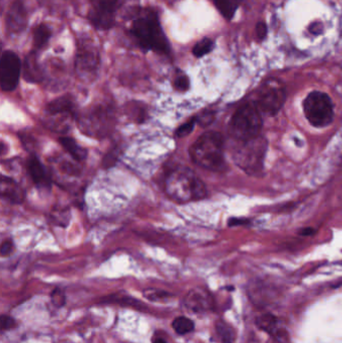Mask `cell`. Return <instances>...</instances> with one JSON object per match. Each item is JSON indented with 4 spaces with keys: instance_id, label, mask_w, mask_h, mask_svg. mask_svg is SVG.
<instances>
[{
    "instance_id": "obj_1",
    "label": "cell",
    "mask_w": 342,
    "mask_h": 343,
    "mask_svg": "<svg viewBox=\"0 0 342 343\" xmlns=\"http://www.w3.org/2000/svg\"><path fill=\"white\" fill-rule=\"evenodd\" d=\"M167 195L178 203H188L204 199L207 189L201 179L187 167L172 170L165 181Z\"/></svg>"
},
{
    "instance_id": "obj_2",
    "label": "cell",
    "mask_w": 342,
    "mask_h": 343,
    "mask_svg": "<svg viewBox=\"0 0 342 343\" xmlns=\"http://www.w3.org/2000/svg\"><path fill=\"white\" fill-rule=\"evenodd\" d=\"M131 33L145 51L153 50L162 54L170 53L171 48L168 38L161 26L158 14L153 9H146L143 15L133 21Z\"/></svg>"
},
{
    "instance_id": "obj_3",
    "label": "cell",
    "mask_w": 342,
    "mask_h": 343,
    "mask_svg": "<svg viewBox=\"0 0 342 343\" xmlns=\"http://www.w3.org/2000/svg\"><path fill=\"white\" fill-rule=\"evenodd\" d=\"M190 156L199 167L220 171L225 165L224 161V140L217 132H207L190 147Z\"/></svg>"
},
{
    "instance_id": "obj_4",
    "label": "cell",
    "mask_w": 342,
    "mask_h": 343,
    "mask_svg": "<svg viewBox=\"0 0 342 343\" xmlns=\"http://www.w3.org/2000/svg\"><path fill=\"white\" fill-rule=\"evenodd\" d=\"M261 110L256 102L242 104L233 114L229 124L230 136L237 142H247L260 136L262 129Z\"/></svg>"
},
{
    "instance_id": "obj_5",
    "label": "cell",
    "mask_w": 342,
    "mask_h": 343,
    "mask_svg": "<svg viewBox=\"0 0 342 343\" xmlns=\"http://www.w3.org/2000/svg\"><path fill=\"white\" fill-rule=\"evenodd\" d=\"M79 128L87 136L101 139L106 137L115 125V113L110 106L95 104L79 116Z\"/></svg>"
},
{
    "instance_id": "obj_6",
    "label": "cell",
    "mask_w": 342,
    "mask_h": 343,
    "mask_svg": "<svg viewBox=\"0 0 342 343\" xmlns=\"http://www.w3.org/2000/svg\"><path fill=\"white\" fill-rule=\"evenodd\" d=\"M239 144L233 156L236 165L251 176L260 174L267 151V141L260 135L255 139Z\"/></svg>"
},
{
    "instance_id": "obj_7",
    "label": "cell",
    "mask_w": 342,
    "mask_h": 343,
    "mask_svg": "<svg viewBox=\"0 0 342 343\" xmlns=\"http://www.w3.org/2000/svg\"><path fill=\"white\" fill-rule=\"evenodd\" d=\"M303 110L309 124L315 128L329 126L334 118L333 102L322 92L310 93L303 101Z\"/></svg>"
},
{
    "instance_id": "obj_8",
    "label": "cell",
    "mask_w": 342,
    "mask_h": 343,
    "mask_svg": "<svg viewBox=\"0 0 342 343\" xmlns=\"http://www.w3.org/2000/svg\"><path fill=\"white\" fill-rule=\"evenodd\" d=\"M285 99L286 92L283 85L276 80H270L262 86L256 103L262 112L273 117L281 109Z\"/></svg>"
},
{
    "instance_id": "obj_9",
    "label": "cell",
    "mask_w": 342,
    "mask_h": 343,
    "mask_svg": "<svg viewBox=\"0 0 342 343\" xmlns=\"http://www.w3.org/2000/svg\"><path fill=\"white\" fill-rule=\"evenodd\" d=\"M75 112L73 100L66 97H60L50 101L47 106L46 116L48 118V127L53 131H65L68 129V123L72 120Z\"/></svg>"
},
{
    "instance_id": "obj_10",
    "label": "cell",
    "mask_w": 342,
    "mask_h": 343,
    "mask_svg": "<svg viewBox=\"0 0 342 343\" xmlns=\"http://www.w3.org/2000/svg\"><path fill=\"white\" fill-rule=\"evenodd\" d=\"M98 65L99 56L98 49L90 44L82 45L75 60V70L79 78L85 82L94 81L98 74Z\"/></svg>"
},
{
    "instance_id": "obj_11",
    "label": "cell",
    "mask_w": 342,
    "mask_h": 343,
    "mask_svg": "<svg viewBox=\"0 0 342 343\" xmlns=\"http://www.w3.org/2000/svg\"><path fill=\"white\" fill-rule=\"evenodd\" d=\"M21 71V62L18 55L5 50L0 60V86L3 92H12L18 85Z\"/></svg>"
},
{
    "instance_id": "obj_12",
    "label": "cell",
    "mask_w": 342,
    "mask_h": 343,
    "mask_svg": "<svg viewBox=\"0 0 342 343\" xmlns=\"http://www.w3.org/2000/svg\"><path fill=\"white\" fill-rule=\"evenodd\" d=\"M118 0H93L90 20L98 29H109L115 24V11Z\"/></svg>"
},
{
    "instance_id": "obj_13",
    "label": "cell",
    "mask_w": 342,
    "mask_h": 343,
    "mask_svg": "<svg viewBox=\"0 0 342 343\" xmlns=\"http://www.w3.org/2000/svg\"><path fill=\"white\" fill-rule=\"evenodd\" d=\"M256 325L262 331L270 334L280 343H287L289 335L285 327L272 314H262L256 318Z\"/></svg>"
},
{
    "instance_id": "obj_14",
    "label": "cell",
    "mask_w": 342,
    "mask_h": 343,
    "mask_svg": "<svg viewBox=\"0 0 342 343\" xmlns=\"http://www.w3.org/2000/svg\"><path fill=\"white\" fill-rule=\"evenodd\" d=\"M185 305L194 313L206 312L212 309L213 299L208 291L202 288H194L186 295Z\"/></svg>"
},
{
    "instance_id": "obj_15",
    "label": "cell",
    "mask_w": 342,
    "mask_h": 343,
    "mask_svg": "<svg viewBox=\"0 0 342 343\" xmlns=\"http://www.w3.org/2000/svg\"><path fill=\"white\" fill-rule=\"evenodd\" d=\"M26 167L33 183L37 187L42 189L50 188V177L43 163L35 155L29 156L26 162Z\"/></svg>"
},
{
    "instance_id": "obj_16",
    "label": "cell",
    "mask_w": 342,
    "mask_h": 343,
    "mask_svg": "<svg viewBox=\"0 0 342 343\" xmlns=\"http://www.w3.org/2000/svg\"><path fill=\"white\" fill-rule=\"evenodd\" d=\"M0 195L11 204H21L25 199V191L13 179L2 176L0 182Z\"/></svg>"
},
{
    "instance_id": "obj_17",
    "label": "cell",
    "mask_w": 342,
    "mask_h": 343,
    "mask_svg": "<svg viewBox=\"0 0 342 343\" xmlns=\"http://www.w3.org/2000/svg\"><path fill=\"white\" fill-rule=\"evenodd\" d=\"M7 28L10 32H21L26 26V12L20 1H15L7 12Z\"/></svg>"
},
{
    "instance_id": "obj_18",
    "label": "cell",
    "mask_w": 342,
    "mask_h": 343,
    "mask_svg": "<svg viewBox=\"0 0 342 343\" xmlns=\"http://www.w3.org/2000/svg\"><path fill=\"white\" fill-rule=\"evenodd\" d=\"M24 78L27 82L39 83L43 80L41 66L34 53H30L24 61Z\"/></svg>"
},
{
    "instance_id": "obj_19",
    "label": "cell",
    "mask_w": 342,
    "mask_h": 343,
    "mask_svg": "<svg viewBox=\"0 0 342 343\" xmlns=\"http://www.w3.org/2000/svg\"><path fill=\"white\" fill-rule=\"evenodd\" d=\"M59 143L75 161L82 162L86 160L88 156L87 148L80 146L77 142H75L74 139L69 137H60Z\"/></svg>"
},
{
    "instance_id": "obj_20",
    "label": "cell",
    "mask_w": 342,
    "mask_h": 343,
    "mask_svg": "<svg viewBox=\"0 0 342 343\" xmlns=\"http://www.w3.org/2000/svg\"><path fill=\"white\" fill-rule=\"evenodd\" d=\"M219 12L228 20L234 17L242 0H213Z\"/></svg>"
},
{
    "instance_id": "obj_21",
    "label": "cell",
    "mask_w": 342,
    "mask_h": 343,
    "mask_svg": "<svg viewBox=\"0 0 342 343\" xmlns=\"http://www.w3.org/2000/svg\"><path fill=\"white\" fill-rule=\"evenodd\" d=\"M103 302H106V303H111V302L118 303L120 305H125V306L133 307V308H136L138 310H144L145 309L144 304L140 300L135 299V298H133L130 295H125V296L118 295V294L109 295L108 297L103 298Z\"/></svg>"
},
{
    "instance_id": "obj_22",
    "label": "cell",
    "mask_w": 342,
    "mask_h": 343,
    "mask_svg": "<svg viewBox=\"0 0 342 343\" xmlns=\"http://www.w3.org/2000/svg\"><path fill=\"white\" fill-rule=\"evenodd\" d=\"M51 36L50 28L46 24H39L33 30V45L36 49H43Z\"/></svg>"
},
{
    "instance_id": "obj_23",
    "label": "cell",
    "mask_w": 342,
    "mask_h": 343,
    "mask_svg": "<svg viewBox=\"0 0 342 343\" xmlns=\"http://www.w3.org/2000/svg\"><path fill=\"white\" fill-rule=\"evenodd\" d=\"M173 329L179 335H186L194 331L195 323L192 319H190L186 316H179L174 319L172 323Z\"/></svg>"
},
{
    "instance_id": "obj_24",
    "label": "cell",
    "mask_w": 342,
    "mask_h": 343,
    "mask_svg": "<svg viewBox=\"0 0 342 343\" xmlns=\"http://www.w3.org/2000/svg\"><path fill=\"white\" fill-rule=\"evenodd\" d=\"M216 332L222 343H234L235 332L233 328L223 320L216 322Z\"/></svg>"
},
{
    "instance_id": "obj_25",
    "label": "cell",
    "mask_w": 342,
    "mask_h": 343,
    "mask_svg": "<svg viewBox=\"0 0 342 343\" xmlns=\"http://www.w3.org/2000/svg\"><path fill=\"white\" fill-rule=\"evenodd\" d=\"M213 49H214V42L211 40V38L206 37L195 45L193 49V54L196 57H202L206 55L207 53L211 52Z\"/></svg>"
},
{
    "instance_id": "obj_26",
    "label": "cell",
    "mask_w": 342,
    "mask_h": 343,
    "mask_svg": "<svg viewBox=\"0 0 342 343\" xmlns=\"http://www.w3.org/2000/svg\"><path fill=\"white\" fill-rule=\"evenodd\" d=\"M144 297L147 298L149 301H154V302H159V301H163L165 299H168L172 296V294H170L167 291L164 290H159V289H154V288H149V289H146L144 292Z\"/></svg>"
},
{
    "instance_id": "obj_27",
    "label": "cell",
    "mask_w": 342,
    "mask_h": 343,
    "mask_svg": "<svg viewBox=\"0 0 342 343\" xmlns=\"http://www.w3.org/2000/svg\"><path fill=\"white\" fill-rule=\"evenodd\" d=\"M197 124V119L196 117L195 118H192V119H190L189 121H187L186 123H184L183 125H181L177 130H176V137L181 139V138H184L186 136H188L189 134H191L195 128Z\"/></svg>"
},
{
    "instance_id": "obj_28",
    "label": "cell",
    "mask_w": 342,
    "mask_h": 343,
    "mask_svg": "<svg viewBox=\"0 0 342 343\" xmlns=\"http://www.w3.org/2000/svg\"><path fill=\"white\" fill-rule=\"evenodd\" d=\"M50 300L55 307L60 308L66 303V297L64 292L60 288H55L50 294Z\"/></svg>"
},
{
    "instance_id": "obj_29",
    "label": "cell",
    "mask_w": 342,
    "mask_h": 343,
    "mask_svg": "<svg viewBox=\"0 0 342 343\" xmlns=\"http://www.w3.org/2000/svg\"><path fill=\"white\" fill-rule=\"evenodd\" d=\"M174 88L178 92H187L190 88V80L186 74L178 75L174 81Z\"/></svg>"
},
{
    "instance_id": "obj_30",
    "label": "cell",
    "mask_w": 342,
    "mask_h": 343,
    "mask_svg": "<svg viewBox=\"0 0 342 343\" xmlns=\"http://www.w3.org/2000/svg\"><path fill=\"white\" fill-rule=\"evenodd\" d=\"M197 119V124H199L202 127H207L211 125V123L215 120V113L211 110H206L203 111L200 116L196 117Z\"/></svg>"
},
{
    "instance_id": "obj_31",
    "label": "cell",
    "mask_w": 342,
    "mask_h": 343,
    "mask_svg": "<svg viewBox=\"0 0 342 343\" xmlns=\"http://www.w3.org/2000/svg\"><path fill=\"white\" fill-rule=\"evenodd\" d=\"M15 326H16V322L12 317L8 315H4V314L0 317V328H1V331L12 330L15 328Z\"/></svg>"
},
{
    "instance_id": "obj_32",
    "label": "cell",
    "mask_w": 342,
    "mask_h": 343,
    "mask_svg": "<svg viewBox=\"0 0 342 343\" xmlns=\"http://www.w3.org/2000/svg\"><path fill=\"white\" fill-rule=\"evenodd\" d=\"M118 158H119V152L117 151V148L111 149L103 158V167L110 168L112 166H115L116 162L118 161Z\"/></svg>"
},
{
    "instance_id": "obj_33",
    "label": "cell",
    "mask_w": 342,
    "mask_h": 343,
    "mask_svg": "<svg viewBox=\"0 0 342 343\" xmlns=\"http://www.w3.org/2000/svg\"><path fill=\"white\" fill-rule=\"evenodd\" d=\"M52 220L55 222L56 225H60V226H66V223H68L69 221V213L68 211H55L53 216H52Z\"/></svg>"
},
{
    "instance_id": "obj_34",
    "label": "cell",
    "mask_w": 342,
    "mask_h": 343,
    "mask_svg": "<svg viewBox=\"0 0 342 343\" xmlns=\"http://www.w3.org/2000/svg\"><path fill=\"white\" fill-rule=\"evenodd\" d=\"M13 250H14L13 242L11 240L7 239V240L2 242L1 248H0V254H1L2 257H7V256L12 254Z\"/></svg>"
},
{
    "instance_id": "obj_35",
    "label": "cell",
    "mask_w": 342,
    "mask_h": 343,
    "mask_svg": "<svg viewBox=\"0 0 342 343\" xmlns=\"http://www.w3.org/2000/svg\"><path fill=\"white\" fill-rule=\"evenodd\" d=\"M256 31H257V36L259 40H263V38L266 36V34H267V26H266L265 23L263 22H259L257 24V27H256Z\"/></svg>"
},
{
    "instance_id": "obj_36",
    "label": "cell",
    "mask_w": 342,
    "mask_h": 343,
    "mask_svg": "<svg viewBox=\"0 0 342 343\" xmlns=\"http://www.w3.org/2000/svg\"><path fill=\"white\" fill-rule=\"evenodd\" d=\"M249 223L248 219L245 218H231L228 221V225L230 227H235V226H241V225H247Z\"/></svg>"
},
{
    "instance_id": "obj_37",
    "label": "cell",
    "mask_w": 342,
    "mask_h": 343,
    "mask_svg": "<svg viewBox=\"0 0 342 343\" xmlns=\"http://www.w3.org/2000/svg\"><path fill=\"white\" fill-rule=\"evenodd\" d=\"M309 30H310V32H311V33H313V34L317 35V34L322 33V31H323V26H322V24H321V23H317V22H315V23H312V24L310 25Z\"/></svg>"
},
{
    "instance_id": "obj_38",
    "label": "cell",
    "mask_w": 342,
    "mask_h": 343,
    "mask_svg": "<svg viewBox=\"0 0 342 343\" xmlns=\"http://www.w3.org/2000/svg\"><path fill=\"white\" fill-rule=\"evenodd\" d=\"M314 233H315V231H314V229H312V228H304L300 231V234L303 236H311Z\"/></svg>"
},
{
    "instance_id": "obj_39",
    "label": "cell",
    "mask_w": 342,
    "mask_h": 343,
    "mask_svg": "<svg viewBox=\"0 0 342 343\" xmlns=\"http://www.w3.org/2000/svg\"><path fill=\"white\" fill-rule=\"evenodd\" d=\"M151 343H167V341L164 338H162V337H156V338L153 339Z\"/></svg>"
}]
</instances>
